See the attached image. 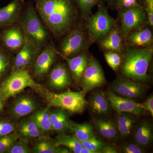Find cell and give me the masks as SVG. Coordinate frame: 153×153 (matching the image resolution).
Listing matches in <instances>:
<instances>
[{"instance_id": "obj_1", "label": "cell", "mask_w": 153, "mask_h": 153, "mask_svg": "<svg viewBox=\"0 0 153 153\" xmlns=\"http://www.w3.org/2000/svg\"><path fill=\"white\" fill-rule=\"evenodd\" d=\"M36 9L53 34L61 36L76 22V10L72 0H35Z\"/></svg>"}, {"instance_id": "obj_2", "label": "cell", "mask_w": 153, "mask_h": 153, "mask_svg": "<svg viewBox=\"0 0 153 153\" xmlns=\"http://www.w3.org/2000/svg\"><path fill=\"white\" fill-rule=\"evenodd\" d=\"M153 53L152 47L127 50L119 68L123 77L143 84L147 82L149 79L148 68Z\"/></svg>"}, {"instance_id": "obj_3", "label": "cell", "mask_w": 153, "mask_h": 153, "mask_svg": "<svg viewBox=\"0 0 153 153\" xmlns=\"http://www.w3.org/2000/svg\"><path fill=\"white\" fill-rule=\"evenodd\" d=\"M40 92L45 99L49 108H59L68 112L81 113L87 104L85 94L82 91H69L55 93L43 88Z\"/></svg>"}, {"instance_id": "obj_4", "label": "cell", "mask_w": 153, "mask_h": 153, "mask_svg": "<svg viewBox=\"0 0 153 153\" xmlns=\"http://www.w3.org/2000/svg\"><path fill=\"white\" fill-rule=\"evenodd\" d=\"M29 87L39 92L43 88L42 86L35 82L25 68L15 70L2 83L0 87V95L3 100H6Z\"/></svg>"}, {"instance_id": "obj_5", "label": "cell", "mask_w": 153, "mask_h": 153, "mask_svg": "<svg viewBox=\"0 0 153 153\" xmlns=\"http://www.w3.org/2000/svg\"><path fill=\"white\" fill-rule=\"evenodd\" d=\"M22 20L24 35L38 51L46 43L48 34L34 7L28 6Z\"/></svg>"}, {"instance_id": "obj_6", "label": "cell", "mask_w": 153, "mask_h": 153, "mask_svg": "<svg viewBox=\"0 0 153 153\" xmlns=\"http://www.w3.org/2000/svg\"><path fill=\"white\" fill-rule=\"evenodd\" d=\"M114 19L110 16L104 5L101 3L98 10L88 19L87 28L91 42L102 40L112 30Z\"/></svg>"}, {"instance_id": "obj_7", "label": "cell", "mask_w": 153, "mask_h": 153, "mask_svg": "<svg viewBox=\"0 0 153 153\" xmlns=\"http://www.w3.org/2000/svg\"><path fill=\"white\" fill-rule=\"evenodd\" d=\"M82 92L85 94L97 88L101 87L105 82L104 72L95 59H89L88 64L80 79Z\"/></svg>"}, {"instance_id": "obj_8", "label": "cell", "mask_w": 153, "mask_h": 153, "mask_svg": "<svg viewBox=\"0 0 153 153\" xmlns=\"http://www.w3.org/2000/svg\"><path fill=\"white\" fill-rule=\"evenodd\" d=\"M120 13L121 28L124 35L142 27L147 22L146 11L140 5L122 9Z\"/></svg>"}, {"instance_id": "obj_9", "label": "cell", "mask_w": 153, "mask_h": 153, "mask_svg": "<svg viewBox=\"0 0 153 153\" xmlns=\"http://www.w3.org/2000/svg\"><path fill=\"white\" fill-rule=\"evenodd\" d=\"M111 90L119 96L135 100L144 95L146 87L144 84L123 77L113 82Z\"/></svg>"}, {"instance_id": "obj_10", "label": "cell", "mask_w": 153, "mask_h": 153, "mask_svg": "<svg viewBox=\"0 0 153 153\" xmlns=\"http://www.w3.org/2000/svg\"><path fill=\"white\" fill-rule=\"evenodd\" d=\"M105 94L111 104L113 109L117 113H130L139 117L147 112L142 103H138L134 100L119 96L113 93L111 90L106 91Z\"/></svg>"}, {"instance_id": "obj_11", "label": "cell", "mask_w": 153, "mask_h": 153, "mask_svg": "<svg viewBox=\"0 0 153 153\" xmlns=\"http://www.w3.org/2000/svg\"><path fill=\"white\" fill-rule=\"evenodd\" d=\"M85 36L82 28L72 30L62 42L61 50L62 56L68 57L82 51L85 46Z\"/></svg>"}, {"instance_id": "obj_12", "label": "cell", "mask_w": 153, "mask_h": 153, "mask_svg": "<svg viewBox=\"0 0 153 153\" xmlns=\"http://www.w3.org/2000/svg\"><path fill=\"white\" fill-rule=\"evenodd\" d=\"M87 104L91 112L98 116L108 115L113 109L105 92L101 90H95L91 93L88 97Z\"/></svg>"}, {"instance_id": "obj_13", "label": "cell", "mask_w": 153, "mask_h": 153, "mask_svg": "<svg viewBox=\"0 0 153 153\" xmlns=\"http://www.w3.org/2000/svg\"><path fill=\"white\" fill-rule=\"evenodd\" d=\"M57 51L52 46L45 48L36 58L34 65V75L43 77L47 74L55 62Z\"/></svg>"}, {"instance_id": "obj_14", "label": "cell", "mask_w": 153, "mask_h": 153, "mask_svg": "<svg viewBox=\"0 0 153 153\" xmlns=\"http://www.w3.org/2000/svg\"><path fill=\"white\" fill-rule=\"evenodd\" d=\"M38 108V103L31 96L22 95L14 100L11 106L10 114L14 119H19L29 115Z\"/></svg>"}, {"instance_id": "obj_15", "label": "cell", "mask_w": 153, "mask_h": 153, "mask_svg": "<svg viewBox=\"0 0 153 153\" xmlns=\"http://www.w3.org/2000/svg\"><path fill=\"white\" fill-rule=\"evenodd\" d=\"M50 117L53 131L58 134L70 131L71 121L68 111L59 108L50 110Z\"/></svg>"}, {"instance_id": "obj_16", "label": "cell", "mask_w": 153, "mask_h": 153, "mask_svg": "<svg viewBox=\"0 0 153 153\" xmlns=\"http://www.w3.org/2000/svg\"><path fill=\"white\" fill-rule=\"evenodd\" d=\"M153 128L148 120H141L136 126L133 133L134 143L143 148L147 147L152 142Z\"/></svg>"}, {"instance_id": "obj_17", "label": "cell", "mask_w": 153, "mask_h": 153, "mask_svg": "<svg viewBox=\"0 0 153 153\" xmlns=\"http://www.w3.org/2000/svg\"><path fill=\"white\" fill-rule=\"evenodd\" d=\"M49 83L57 90L65 89L70 85L71 80L65 65L60 63L54 66L49 74Z\"/></svg>"}, {"instance_id": "obj_18", "label": "cell", "mask_w": 153, "mask_h": 153, "mask_svg": "<svg viewBox=\"0 0 153 153\" xmlns=\"http://www.w3.org/2000/svg\"><path fill=\"white\" fill-rule=\"evenodd\" d=\"M38 50L25 36V42L22 49L14 60V70L24 69L31 62Z\"/></svg>"}, {"instance_id": "obj_19", "label": "cell", "mask_w": 153, "mask_h": 153, "mask_svg": "<svg viewBox=\"0 0 153 153\" xmlns=\"http://www.w3.org/2000/svg\"><path fill=\"white\" fill-rule=\"evenodd\" d=\"M94 130L102 137L110 141L118 140L119 134L114 122L111 120L97 118L92 121Z\"/></svg>"}, {"instance_id": "obj_20", "label": "cell", "mask_w": 153, "mask_h": 153, "mask_svg": "<svg viewBox=\"0 0 153 153\" xmlns=\"http://www.w3.org/2000/svg\"><path fill=\"white\" fill-rule=\"evenodd\" d=\"M117 114L115 123L119 136L123 138H126L133 131L137 117L127 112L119 113Z\"/></svg>"}, {"instance_id": "obj_21", "label": "cell", "mask_w": 153, "mask_h": 153, "mask_svg": "<svg viewBox=\"0 0 153 153\" xmlns=\"http://www.w3.org/2000/svg\"><path fill=\"white\" fill-rule=\"evenodd\" d=\"M63 57L67 61L72 78L75 82H80L82 74L88 64L89 59L87 55L83 53L71 58Z\"/></svg>"}, {"instance_id": "obj_22", "label": "cell", "mask_w": 153, "mask_h": 153, "mask_svg": "<svg viewBox=\"0 0 153 153\" xmlns=\"http://www.w3.org/2000/svg\"><path fill=\"white\" fill-rule=\"evenodd\" d=\"M22 0H13L0 9V26L10 25L16 22L22 7Z\"/></svg>"}, {"instance_id": "obj_23", "label": "cell", "mask_w": 153, "mask_h": 153, "mask_svg": "<svg viewBox=\"0 0 153 153\" xmlns=\"http://www.w3.org/2000/svg\"><path fill=\"white\" fill-rule=\"evenodd\" d=\"M6 47L12 50L22 48L25 42V35L20 28L13 27L5 31L2 37Z\"/></svg>"}, {"instance_id": "obj_24", "label": "cell", "mask_w": 153, "mask_h": 153, "mask_svg": "<svg viewBox=\"0 0 153 153\" xmlns=\"http://www.w3.org/2000/svg\"><path fill=\"white\" fill-rule=\"evenodd\" d=\"M31 152L34 153H70L71 151L63 146H57L55 140L42 137L33 147Z\"/></svg>"}, {"instance_id": "obj_25", "label": "cell", "mask_w": 153, "mask_h": 153, "mask_svg": "<svg viewBox=\"0 0 153 153\" xmlns=\"http://www.w3.org/2000/svg\"><path fill=\"white\" fill-rule=\"evenodd\" d=\"M18 133L21 137L27 140L40 137L42 135L36 122L32 116L25 119L19 123Z\"/></svg>"}, {"instance_id": "obj_26", "label": "cell", "mask_w": 153, "mask_h": 153, "mask_svg": "<svg viewBox=\"0 0 153 153\" xmlns=\"http://www.w3.org/2000/svg\"><path fill=\"white\" fill-rule=\"evenodd\" d=\"M31 116L36 122L42 134H48L53 131L50 117L49 108L39 110Z\"/></svg>"}, {"instance_id": "obj_27", "label": "cell", "mask_w": 153, "mask_h": 153, "mask_svg": "<svg viewBox=\"0 0 153 153\" xmlns=\"http://www.w3.org/2000/svg\"><path fill=\"white\" fill-rule=\"evenodd\" d=\"M152 33L148 29H139L130 34L127 42L131 46L145 47L152 43Z\"/></svg>"}, {"instance_id": "obj_28", "label": "cell", "mask_w": 153, "mask_h": 153, "mask_svg": "<svg viewBox=\"0 0 153 153\" xmlns=\"http://www.w3.org/2000/svg\"><path fill=\"white\" fill-rule=\"evenodd\" d=\"M101 47L111 52L120 53L122 49V41L120 33L117 30L112 29L102 39Z\"/></svg>"}, {"instance_id": "obj_29", "label": "cell", "mask_w": 153, "mask_h": 153, "mask_svg": "<svg viewBox=\"0 0 153 153\" xmlns=\"http://www.w3.org/2000/svg\"><path fill=\"white\" fill-rule=\"evenodd\" d=\"M94 131L93 126L90 123H78L71 121L70 131L73 136L79 142L86 140L94 136Z\"/></svg>"}, {"instance_id": "obj_30", "label": "cell", "mask_w": 153, "mask_h": 153, "mask_svg": "<svg viewBox=\"0 0 153 153\" xmlns=\"http://www.w3.org/2000/svg\"><path fill=\"white\" fill-rule=\"evenodd\" d=\"M54 140L57 146L66 147L74 153H79L82 147L81 143L75 137L66 133L59 134Z\"/></svg>"}, {"instance_id": "obj_31", "label": "cell", "mask_w": 153, "mask_h": 153, "mask_svg": "<svg viewBox=\"0 0 153 153\" xmlns=\"http://www.w3.org/2000/svg\"><path fill=\"white\" fill-rule=\"evenodd\" d=\"M82 147L87 148L94 153H100L108 143L94 136L89 139L80 142Z\"/></svg>"}, {"instance_id": "obj_32", "label": "cell", "mask_w": 153, "mask_h": 153, "mask_svg": "<svg viewBox=\"0 0 153 153\" xmlns=\"http://www.w3.org/2000/svg\"><path fill=\"white\" fill-rule=\"evenodd\" d=\"M30 152L28 140L20 137L7 150V153H29Z\"/></svg>"}, {"instance_id": "obj_33", "label": "cell", "mask_w": 153, "mask_h": 153, "mask_svg": "<svg viewBox=\"0 0 153 153\" xmlns=\"http://www.w3.org/2000/svg\"><path fill=\"white\" fill-rule=\"evenodd\" d=\"M20 137L18 132L15 131L12 133L0 137V153H5L11 145Z\"/></svg>"}, {"instance_id": "obj_34", "label": "cell", "mask_w": 153, "mask_h": 153, "mask_svg": "<svg viewBox=\"0 0 153 153\" xmlns=\"http://www.w3.org/2000/svg\"><path fill=\"white\" fill-rule=\"evenodd\" d=\"M104 57L107 63L114 70L116 71L119 68L123 57L118 53L110 51L105 53Z\"/></svg>"}, {"instance_id": "obj_35", "label": "cell", "mask_w": 153, "mask_h": 153, "mask_svg": "<svg viewBox=\"0 0 153 153\" xmlns=\"http://www.w3.org/2000/svg\"><path fill=\"white\" fill-rule=\"evenodd\" d=\"M99 0H75L84 16H89L91 9Z\"/></svg>"}, {"instance_id": "obj_36", "label": "cell", "mask_w": 153, "mask_h": 153, "mask_svg": "<svg viewBox=\"0 0 153 153\" xmlns=\"http://www.w3.org/2000/svg\"><path fill=\"white\" fill-rule=\"evenodd\" d=\"M120 152L123 153H143L145 151L143 148L135 143H126L122 146Z\"/></svg>"}, {"instance_id": "obj_37", "label": "cell", "mask_w": 153, "mask_h": 153, "mask_svg": "<svg viewBox=\"0 0 153 153\" xmlns=\"http://www.w3.org/2000/svg\"><path fill=\"white\" fill-rule=\"evenodd\" d=\"M15 125L10 122L0 121V137L5 136L15 131Z\"/></svg>"}, {"instance_id": "obj_38", "label": "cell", "mask_w": 153, "mask_h": 153, "mask_svg": "<svg viewBox=\"0 0 153 153\" xmlns=\"http://www.w3.org/2000/svg\"><path fill=\"white\" fill-rule=\"evenodd\" d=\"M116 5L121 9L140 6L139 0H116Z\"/></svg>"}, {"instance_id": "obj_39", "label": "cell", "mask_w": 153, "mask_h": 153, "mask_svg": "<svg viewBox=\"0 0 153 153\" xmlns=\"http://www.w3.org/2000/svg\"><path fill=\"white\" fill-rule=\"evenodd\" d=\"M9 60L7 55L0 52V76L6 71L9 66Z\"/></svg>"}, {"instance_id": "obj_40", "label": "cell", "mask_w": 153, "mask_h": 153, "mask_svg": "<svg viewBox=\"0 0 153 153\" xmlns=\"http://www.w3.org/2000/svg\"><path fill=\"white\" fill-rule=\"evenodd\" d=\"M145 109L153 117V96L151 94L142 103Z\"/></svg>"}, {"instance_id": "obj_41", "label": "cell", "mask_w": 153, "mask_h": 153, "mask_svg": "<svg viewBox=\"0 0 153 153\" xmlns=\"http://www.w3.org/2000/svg\"><path fill=\"white\" fill-rule=\"evenodd\" d=\"M119 152L117 148L114 145L107 144L101 151L100 153H117Z\"/></svg>"}, {"instance_id": "obj_42", "label": "cell", "mask_w": 153, "mask_h": 153, "mask_svg": "<svg viewBox=\"0 0 153 153\" xmlns=\"http://www.w3.org/2000/svg\"><path fill=\"white\" fill-rule=\"evenodd\" d=\"M146 13L153 12V0H145Z\"/></svg>"}, {"instance_id": "obj_43", "label": "cell", "mask_w": 153, "mask_h": 153, "mask_svg": "<svg viewBox=\"0 0 153 153\" xmlns=\"http://www.w3.org/2000/svg\"><path fill=\"white\" fill-rule=\"evenodd\" d=\"M79 153H94V152L87 149V148L82 147Z\"/></svg>"}, {"instance_id": "obj_44", "label": "cell", "mask_w": 153, "mask_h": 153, "mask_svg": "<svg viewBox=\"0 0 153 153\" xmlns=\"http://www.w3.org/2000/svg\"><path fill=\"white\" fill-rule=\"evenodd\" d=\"M3 99L2 97H1L0 95V111L1 110L3 106Z\"/></svg>"}, {"instance_id": "obj_45", "label": "cell", "mask_w": 153, "mask_h": 153, "mask_svg": "<svg viewBox=\"0 0 153 153\" xmlns=\"http://www.w3.org/2000/svg\"><path fill=\"white\" fill-rule=\"evenodd\" d=\"M107 1L109 2H111L113 0H107Z\"/></svg>"}]
</instances>
